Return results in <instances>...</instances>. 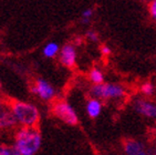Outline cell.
<instances>
[{"label": "cell", "instance_id": "cell-16", "mask_svg": "<svg viewBox=\"0 0 156 155\" xmlns=\"http://www.w3.org/2000/svg\"><path fill=\"white\" fill-rule=\"evenodd\" d=\"M85 37H87V40H90V41L92 42H99V33L96 32V31H94V30H89L87 32V34H85Z\"/></svg>", "mask_w": 156, "mask_h": 155}, {"label": "cell", "instance_id": "cell-18", "mask_svg": "<svg viewBox=\"0 0 156 155\" xmlns=\"http://www.w3.org/2000/svg\"><path fill=\"white\" fill-rule=\"evenodd\" d=\"M9 104L7 103V102H5L2 100V99H0V117L3 115V114L6 113L7 111L9 110Z\"/></svg>", "mask_w": 156, "mask_h": 155}, {"label": "cell", "instance_id": "cell-9", "mask_svg": "<svg viewBox=\"0 0 156 155\" xmlns=\"http://www.w3.org/2000/svg\"><path fill=\"white\" fill-rule=\"evenodd\" d=\"M85 109H87V115L90 116L91 119H96L102 112V102L101 100L91 98L87 100Z\"/></svg>", "mask_w": 156, "mask_h": 155}, {"label": "cell", "instance_id": "cell-12", "mask_svg": "<svg viewBox=\"0 0 156 155\" xmlns=\"http://www.w3.org/2000/svg\"><path fill=\"white\" fill-rule=\"evenodd\" d=\"M89 79L93 84H102L104 83V74L103 72L98 68L92 69L89 73Z\"/></svg>", "mask_w": 156, "mask_h": 155}, {"label": "cell", "instance_id": "cell-1", "mask_svg": "<svg viewBox=\"0 0 156 155\" xmlns=\"http://www.w3.org/2000/svg\"><path fill=\"white\" fill-rule=\"evenodd\" d=\"M42 144V136L36 128L19 126L15 133V147L20 155H36Z\"/></svg>", "mask_w": 156, "mask_h": 155}, {"label": "cell", "instance_id": "cell-2", "mask_svg": "<svg viewBox=\"0 0 156 155\" xmlns=\"http://www.w3.org/2000/svg\"><path fill=\"white\" fill-rule=\"evenodd\" d=\"M9 106L19 126L37 128L39 124L40 112L34 104L23 101H13Z\"/></svg>", "mask_w": 156, "mask_h": 155}, {"label": "cell", "instance_id": "cell-4", "mask_svg": "<svg viewBox=\"0 0 156 155\" xmlns=\"http://www.w3.org/2000/svg\"><path fill=\"white\" fill-rule=\"evenodd\" d=\"M52 113L60 121L68 125H76L78 124V114L73 106L66 101H57L52 105Z\"/></svg>", "mask_w": 156, "mask_h": 155}, {"label": "cell", "instance_id": "cell-19", "mask_svg": "<svg viewBox=\"0 0 156 155\" xmlns=\"http://www.w3.org/2000/svg\"><path fill=\"white\" fill-rule=\"evenodd\" d=\"M100 51H101V53L103 54V56H105V57H108V56H110L112 52L111 48L108 47V45H102L101 48H100Z\"/></svg>", "mask_w": 156, "mask_h": 155}, {"label": "cell", "instance_id": "cell-21", "mask_svg": "<svg viewBox=\"0 0 156 155\" xmlns=\"http://www.w3.org/2000/svg\"><path fill=\"white\" fill-rule=\"evenodd\" d=\"M144 1H152V0H144Z\"/></svg>", "mask_w": 156, "mask_h": 155}, {"label": "cell", "instance_id": "cell-15", "mask_svg": "<svg viewBox=\"0 0 156 155\" xmlns=\"http://www.w3.org/2000/svg\"><path fill=\"white\" fill-rule=\"evenodd\" d=\"M141 92L145 96H151L154 93V85L150 82H145L141 85Z\"/></svg>", "mask_w": 156, "mask_h": 155}, {"label": "cell", "instance_id": "cell-20", "mask_svg": "<svg viewBox=\"0 0 156 155\" xmlns=\"http://www.w3.org/2000/svg\"><path fill=\"white\" fill-rule=\"evenodd\" d=\"M1 89H2V84H1V82H0V91H1Z\"/></svg>", "mask_w": 156, "mask_h": 155}, {"label": "cell", "instance_id": "cell-17", "mask_svg": "<svg viewBox=\"0 0 156 155\" xmlns=\"http://www.w3.org/2000/svg\"><path fill=\"white\" fill-rule=\"evenodd\" d=\"M148 11L152 19L156 22V1H151L148 5Z\"/></svg>", "mask_w": 156, "mask_h": 155}, {"label": "cell", "instance_id": "cell-10", "mask_svg": "<svg viewBox=\"0 0 156 155\" xmlns=\"http://www.w3.org/2000/svg\"><path fill=\"white\" fill-rule=\"evenodd\" d=\"M17 125H18L17 120L15 119V116H13V114H12L11 110H10L9 107V110L0 117V131L12 130V128H15Z\"/></svg>", "mask_w": 156, "mask_h": 155}, {"label": "cell", "instance_id": "cell-11", "mask_svg": "<svg viewBox=\"0 0 156 155\" xmlns=\"http://www.w3.org/2000/svg\"><path fill=\"white\" fill-rule=\"evenodd\" d=\"M60 47L57 42H48L47 45L43 47V50H42V53L45 58H49V59H52V58L57 57L58 54L60 53Z\"/></svg>", "mask_w": 156, "mask_h": 155}, {"label": "cell", "instance_id": "cell-6", "mask_svg": "<svg viewBox=\"0 0 156 155\" xmlns=\"http://www.w3.org/2000/svg\"><path fill=\"white\" fill-rule=\"evenodd\" d=\"M59 60L62 66L66 68H73L76 63V50L71 43H66L61 48L59 53Z\"/></svg>", "mask_w": 156, "mask_h": 155}, {"label": "cell", "instance_id": "cell-14", "mask_svg": "<svg viewBox=\"0 0 156 155\" xmlns=\"http://www.w3.org/2000/svg\"><path fill=\"white\" fill-rule=\"evenodd\" d=\"M94 15V10L91 9V8H87V9H85L83 12H82V17H81V22L84 24H87L90 23L91 19H92V17H93Z\"/></svg>", "mask_w": 156, "mask_h": 155}, {"label": "cell", "instance_id": "cell-7", "mask_svg": "<svg viewBox=\"0 0 156 155\" xmlns=\"http://www.w3.org/2000/svg\"><path fill=\"white\" fill-rule=\"evenodd\" d=\"M134 109L141 115L148 119H156V104L146 99H137L134 102Z\"/></svg>", "mask_w": 156, "mask_h": 155}, {"label": "cell", "instance_id": "cell-13", "mask_svg": "<svg viewBox=\"0 0 156 155\" xmlns=\"http://www.w3.org/2000/svg\"><path fill=\"white\" fill-rule=\"evenodd\" d=\"M0 155H20L13 144H0Z\"/></svg>", "mask_w": 156, "mask_h": 155}, {"label": "cell", "instance_id": "cell-8", "mask_svg": "<svg viewBox=\"0 0 156 155\" xmlns=\"http://www.w3.org/2000/svg\"><path fill=\"white\" fill-rule=\"evenodd\" d=\"M124 151L127 155H151L141 142L134 140L126 141L124 143Z\"/></svg>", "mask_w": 156, "mask_h": 155}, {"label": "cell", "instance_id": "cell-3", "mask_svg": "<svg viewBox=\"0 0 156 155\" xmlns=\"http://www.w3.org/2000/svg\"><path fill=\"white\" fill-rule=\"evenodd\" d=\"M125 89L119 83L93 84L90 89L91 98L98 100H117L125 96Z\"/></svg>", "mask_w": 156, "mask_h": 155}, {"label": "cell", "instance_id": "cell-5", "mask_svg": "<svg viewBox=\"0 0 156 155\" xmlns=\"http://www.w3.org/2000/svg\"><path fill=\"white\" fill-rule=\"evenodd\" d=\"M31 90H32L33 94H36L38 98L43 100V101H52L57 94L55 89L49 83L48 81L41 79V78L36 79Z\"/></svg>", "mask_w": 156, "mask_h": 155}, {"label": "cell", "instance_id": "cell-22", "mask_svg": "<svg viewBox=\"0 0 156 155\" xmlns=\"http://www.w3.org/2000/svg\"><path fill=\"white\" fill-rule=\"evenodd\" d=\"M152 1H156V0H152Z\"/></svg>", "mask_w": 156, "mask_h": 155}]
</instances>
